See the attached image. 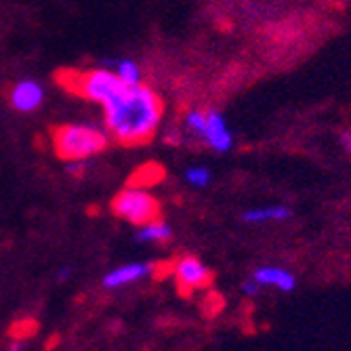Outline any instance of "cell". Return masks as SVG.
Returning a JSON list of instances; mask_svg holds the SVG:
<instances>
[{
    "instance_id": "6da1fadb",
    "label": "cell",
    "mask_w": 351,
    "mask_h": 351,
    "mask_svg": "<svg viewBox=\"0 0 351 351\" xmlns=\"http://www.w3.org/2000/svg\"><path fill=\"white\" fill-rule=\"evenodd\" d=\"M106 126L122 145L147 143L162 120L165 104L145 84H124L104 104Z\"/></svg>"
},
{
    "instance_id": "7a4b0ae2",
    "label": "cell",
    "mask_w": 351,
    "mask_h": 351,
    "mask_svg": "<svg viewBox=\"0 0 351 351\" xmlns=\"http://www.w3.org/2000/svg\"><path fill=\"white\" fill-rule=\"evenodd\" d=\"M53 149L61 160H88L108 147V135L90 124H61L51 133Z\"/></svg>"
},
{
    "instance_id": "7c38bea8",
    "label": "cell",
    "mask_w": 351,
    "mask_h": 351,
    "mask_svg": "<svg viewBox=\"0 0 351 351\" xmlns=\"http://www.w3.org/2000/svg\"><path fill=\"white\" fill-rule=\"evenodd\" d=\"M116 76L124 82V84H139L141 82V70L135 61L131 59H122V61H116Z\"/></svg>"
},
{
    "instance_id": "9a60e30c",
    "label": "cell",
    "mask_w": 351,
    "mask_h": 351,
    "mask_svg": "<svg viewBox=\"0 0 351 351\" xmlns=\"http://www.w3.org/2000/svg\"><path fill=\"white\" fill-rule=\"evenodd\" d=\"M68 171H70L72 175H80V173L84 171V160H70V162H68Z\"/></svg>"
},
{
    "instance_id": "d6986e66",
    "label": "cell",
    "mask_w": 351,
    "mask_h": 351,
    "mask_svg": "<svg viewBox=\"0 0 351 351\" xmlns=\"http://www.w3.org/2000/svg\"><path fill=\"white\" fill-rule=\"evenodd\" d=\"M11 349H13V351H19V349H25V343H21V341H17V343H13V345H11Z\"/></svg>"
},
{
    "instance_id": "5bb4252c",
    "label": "cell",
    "mask_w": 351,
    "mask_h": 351,
    "mask_svg": "<svg viewBox=\"0 0 351 351\" xmlns=\"http://www.w3.org/2000/svg\"><path fill=\"white\" fill-rule=\"evenodd\" d=\"M185 177L191 185H196V187H204L210 183V171L206 167H191V169H187Z\"/></svg>"
},
{
    "instance_id": "3957f363",
    "label": "cell",
    "mask_w": 351,
    "mask_h": 351,
    "mask_svg": "<svg viewBox=\"0 0 351 351\" xmlns=\"http://www.w3.org/2000/svg\"><path fill=\"white\" fill-rule=\"evenodd\" d=\"M57 80L68 90L95 104H104L124 86L112 70H63Z\"/></svg>"
},
{
    "instance_id": "2e32d148",
    "label": "cell",
    "mask_w": 351,
    "mask_h": 351,
    "mask_svg": "<svg viewBox=\"0 0 351 351\" xmlns=\"http://www.w3.org/2000/svg\"><path fill=\"white\" fill-rule=\"evenodd\" d=\"M259 291H261V284H257L254 280L244 284V293H246V295H250V297H252V295H257Z\"/></svg>"
},
{
    "instance_id": "277c9868",
    "label": "cell",
    "mask_w": 351,
    "mask_h": 351,
    "mask_svg": "<svg viewBox=\"0 0 351 351\" xmlns=\"http://www.w3.org/2000/svg\"><path fill=\"white\" fill-rule=\"evenodd\" d=\"M112 210L116 217L133 223V226H143V223L160 217V202L143 187L131 185L112 200Z\"/></svg>"
},
{
    "instance_id": "5b68a950",
    "label": "cell",
    "mask_w": 351,
    "mask_h": 351,
    "mask_svg": "<svg viewBox=\"0 0 351 351\" xmlns=\"http://www.w3.org/2000/svg\"><path fill=\"white\" fill-rule=\"evenodd\" d=\"M175 280L185 293L200 291L213 284V271L198 257H183L175 263Z\"/></svg>"
},
{
    "instance_id": "e0dca14e",
    "label": "cell",
    "mask_w": 351,
    "mask_h": 351,
    "mask_svg": "<svg viewBox=\"0 0 351 351\" xmlns=\"http://www.w3.org/2000/svg\"><path fill=\"white\" fill-rule=\"evenodd\" d=\"M341 141H343V147L349 152V149H351V133H349V131H345V133L341 135Z\"/></svg>"
},
{
    "instance_id": "ba28073f",
    "label": "cell",
    "mask_w": 351,
    "mask_h": 351,
    "mask_svg": "<svg viewBox=\"0 0 351 351\" xmlns=\"http://www.w3.org/2000/svg\"><path fill=\"white\" fill-rule=\"evenodd\" d=\"M152 271H154V265H149V263H126V265L110 271L104 278V286L106 289H120V286L133 284V282L149 276Z\"/></svg>"
},
{
    "instance_id": "8992f818",
    "label": "cell",
    "mask_w": 351,
    "mask_h": 351,
    "mask_svg": "<svg viewBox=\"0 0 351 351\" xmlns=\"http://www.w3.org/2000/svg\"><path fill=\"white\" fill-rule=\"evenodd\" d=\"M213 149L226 154L232 149L234 145V137H232V131L228 129L226 124V118H223L219 112H204V124L198 133Z\"/></svg>"
},
{
    "instance_id": "4fadbf2b",
    "label": "cell",
    "mask_w": 351,
    "mask_h": 351,
    "mask_svg": "<svg viewBox=\"0 0 351 351\" xmlns=\"http://www.w3.org/2000/svg\"><path fill=\"white\" fill-rule=\"evenodd\" d=\"M162 179V169L158 167V165H145L141 167L135 175H133V185H154L156 181H160Z\"/></svg>"
},
{
    "instance_id": "30bf717a",
    "label": "cell",
    "mask_w": 351,
    "mask_h": 351,
    "mask_svg": "<svg viewBox=\"0 0 351 351\" xmlns=\"http://www.w3.org/2000/svg\"><path fill=\"white\" fill-rule=\"evenodd\" d=\"M171 234H173V230L167 226L165 221L154 219V221L143 223L139 234H137V240H141V242H167L171 238Z\"/></svg>"
},
{
    "instance_id": "52a82bcc",
    "label": "cell",
    "mask_w": 351,
    "mask_h": 351,
    "mask_svg": "<svg viewBox=\"0 0 351 351\" xmlns=\"http://www.w3.org/2000/svg\"><path fill=\"white\" fill-rule=\"evenodd\" d=\"M43 99H45V88L40 82L36 80H19L11 93H9V101L11 106L17 110V112H34L43 106Z\"/></svg>"
},
{
    "instance_id": "ac0fdd59",
    "label": "cell",
    "mask_w": 351,
    "mask_h": 351,
    "mask_svg": "<svg viewBox=\"0 0 351 351\" xmlns=\"http://www.w3.org/2000/svg\"><path fill=\"white\" fill-rule=\"evenodd\" d=\"M70 276H72V269H70V267H63V269L59 271V276H57V278H59V280L63 282V280H68Z\"/></svg>"
},
{
    "instance_id": "8fae6325",
    "label": "cell",
    "mask_w": 351,
    "mask_h": 351,
    "mask_svg": "<svg viewBox=\"0 0 351 351\" xmlns=\"http://www.w3.org/2000/svg\"><path fill=\"white\" fill-rule=\"evenodd\" d=\"M291 217V210L286 206H265V208H252L242 215L248 223H263V221H284Z\"/></svg>"
},
{
    "instance_id": "9c48e42d",
    "label": "cell",
    "mask_w": 351,
    "mask_h": 351,
    "mask_svg": "<svg viewBox=\"0 0 351 351\" xmlns=\"http://www.w3.org/2000/svg\"><path fill=\"white\" fill-rule=\"evenodd\" d=\"M252 280L261 284V286H276V289L284 291V293H291L295 291V286H297V280L291 271H286L282 267H259L257 271H254Z\"/></svg>"
}]
</instances>
